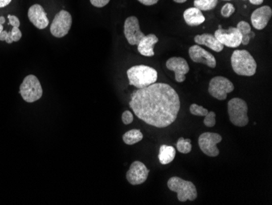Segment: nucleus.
Listing matches in <instances>:
<instances>
[{"label": "nucleus", "instance_id": "cd10ccee", "mask_svg": "<svg viewBox=\"0 0 272 205\" xmlns=\"http://www.w3.org/2000/svg\"><path fill=\"white\" fill-rule=\"evenodd\" d=\"M22 37V33L20 30L19 28L13 27V30H11V39L13 42H17L21 39Z\"/></svg>", "mask_w": 272, "mask_h": 205}, {"label": "nucleus", "instance_id": "5701e85b", "mask_svg": "<svg viewBox=\"0 0 272 205\" xmlns=\"http://www.w3.org/2000/svg\"><path fill=\"white\" fill-rule=\"evenodd\" d=\"M219 0H194V6L200 11H209L217 6Z\"/></svg>", "mask_w": 272, "mask_h": 205}, {"label": "nucleus", "instance_id": "7c9ffc66", "mask_svg": "<svg viewBox=\"0 0 272 205\" xmlns=\"http://www.w3.org/2000/svg\"><path fill=\"white\" fill-rule=\"evenodd\" d=\"M110 0H90L91 5L96 8H103L110 3Z\"/></svg>", "mask_w": 272, "mask_h": 205}, {"label": "nucleus", "instance_id": "f3484780", "mask_svg": "<svg viewBox=\"0 0 272 205\" xmlns=\"http://www.w3.org/2000/svg\"><path fill=\"white\" fill-rule=\"evenodd\" d=\"M159 39L155 34H150L144 36L137 45L138 51L144 57H153L154 56V45Z\"/></svg>", "mask_w": 272, "mask_h": 205}, {"label": "nucleus", "instance_id": "6ab92c4d", "mask_svg": "<svg viewBox=\"0 0 272 205\" xmlns=\"http://www.w3.org/2000/svg\"><path fill=\"white\" fill-rule=\"evenodd\" d=\"M184 18L186 23L189 26H200L205 21L202 12L196 8H190L184 11Z\"/></svg>", "mask_w": 272, "mask_h": 205}, {"label": "nucleus", "instance_id": "58836bf2", "mask_svg": "<svg viewBox=\"0 0 272 205\" xmlns=\"http://www.w3.org/2000/svg\"><path fill=\"white\" fill-rule=\"evenodd\" d=\"M228 1H229V0H228Z\"/></svg>", "mask_w": 272, "mask_h": 205}, {"label": "nucleus", "instance_id": "c9c22d12", "mask_svg": "<svg viewBox=\"0 0 272 205\" xmlns=\"http://www.w3.org/2000/svg\"><path fill=\"white\" fill-rule=\"evenodd\" d=\"M5 17H0V24H2V25H4V24L5 23Z\"/></svg>", "mask_w": 272, "mask_h": 205}, {"label": "nucleus", "instance_id": "e433bc0d", "mask_svg": "<svg viewBox=\"0 0 272 205\" xmlns=\"http://www.w3.org/2000/svg\"><path fill=\"white\" fill-rule=\"evenodd\" d=\"M174 1L178 4H183V3H185L187 0H174Z\"/></svg>", "mask_w": 272, "mask_h": 205}, {"label": "nucleus", "instance_id": "39448f33", "mask_svg": "<svg viewBox=\"0 0 272 205\" xmlns=\"http://www.w3.org/2000/svg\"><path fill=\"white\" fill-rule=\"evenodd\" d=\"M228 112L232 125L245 127L249 123L248 105L241 98H232L228 103Z\"/></svg>", "mask_w": 272, "mask_h": 205}, {"label": "nucleus", "instance_id": "c85d7f7f", "mask_svg": "<svg viewBox=\"0 0 272 205\" xmlns=\"http://www.w3.org/2000/svg\"><path fill=\"white\" fill-rule=\"evenodd\" d=\"M133 114H132V113H131V111L126 110V111L123 112V115H122V120H123V123L124 124V125H130V124L133 122Z\"/></svg>", "mask_w": 272, "mask_h": 205}, {"label": "nucleus", "instance_id": "dca6fc26", "mask_svg": "<svg viewBox=\"0 0 272 205\" xmlns=\"http://www.w3.org/2000/svg\"><path fill=\"white\" fill-rule=\"evenodd\" d=\"M272 16V10L269 6H262L253 11L251 22L256 30H263L267 26Z\"/></svg>", "mask_w": 272, "mask_h": 205}, {"label": "nucleus", "instance_id": "4468645a", "mask_svg": "<svg viewBox=\"0 0 272 205\" xmlns=\"http://www.w3.org/2000/svg\"><path fill=\"white\" fill-rule=\"evenodd\" d=\"M188 53L192 62L206 65L210 68H215L216 59L210 53L202 49L200 45H193L189 48Z\"/></svg>", "mask_w": 272, "mask_h": 205}, {"label": "nucleus", "instance_id": "4c0bfd02", "mask_svg": "<svg viewBox=\"0 0 272 205\" xmlns=\"http://www.w3.org/2000/svg\"><path fill=\"white\" fill-rule=\"evenodd\" d=\"M4 30V26H3L2 24H0V33Z\"/></svg>", "mask_w": 272, "mask_h": 205}, {"label": "nucleus", "instance_id": "bb28decb", "mask_svg": "<svg viewBox=\"0 0 272 205\" xmlns=\"http://www.w3.org/2000/svg\"><path fill=\"white\" fill-rule=\"evenodd\" d=\"M235 11H236V9H235L234 5H232L230 3H228L222 8L221 14L224 17H229L235 13Z\"/></svg>", "mask_w": 272, "mask_h": 205}, {"label": "nucleus", "instance_id": "7ed1b4c3", "mask_svg": "<svg viewBox=\"0 0 272 205\" xmlns=\"http://www.w3.org/2000/svg\"><path fill=\"white\" fill-rule=\"evenodd\" d=\"M232 69L241 76H253L257 70V63L251 54L246 50H236L231 57Z\"/></svg>", "mask_w": 272, "mask_h": 205}, {"label": "nucleus", "instance_id": "1a4fd4ad", "mask_svg": "<svg viewBox=\"0 0 272 205\" xmlns=\"http://www.w3.org/2000/svg\"><path fill=\"white\" fill-rule=\"evenodd\" d=\"M222 136L215 133H204L198 138L200 149L204 154L209 157H217L220 150L217 145L222 142Z\"/></svg>", "mask_w": 272, "mask_h": 205}, {"label": "nucleus", "instance_id": "9d476101", "mask_svg": "<svg viewBox=\"0 0 272 205\" xmlns=\"http://www.w3.org/2000/svg\"><path fill=\"white\" fill-rule=\"evenodd\" d=\"M124 34L127 42L131 45H137L145 34L140 30L137 17H129L125 21Z\"/></svg>", "mask_w": 272, "mask_h": 205}, {"label": "nucleus", "instance_id": "2f4dec72", "mask_svg": "<svg viewBox=\"0 0 272 205\" xmlns=\"http://www.w3.org/2000/svg\"><path fill=\"white\" fill-rule=\"evenodd\" d=\"M138 1L141 3L142 5H146V6H151V5H156L159 0H138Z\"/></svg>", "mask_w": 272, "mask_h": 205}, {"label": "nucleus", "instance_id": "412c9836", "mask_svg": "<svg viewBox=\"0 0 272 205\" xmlns=\"http://www.w3.org/2000/svg\"><path fill=\"white\" fill-rule=\"evenodd\" d=\"M236 28L241 34V44L244 45H249L250 38L253 36L250 25L246 21H241L237 24Z\"/></svg>", "mask_w": 272, "mask_h": 205}, {"label": "nucleus", "instance_id": "b1692460", "mask_svg": "<svg viewBox=\"0 0 272 205\" xmlns=\"http://www.w3.org/2000/svg\"><path fill=\"white\" fill-rule=\"evenodd\" d=\"M178 151H180L182 154H188L192 150V141L189 138H180L178 140L176 144Z\"/></svg>", "mask_w": 272, "mask_h": 205}, {"label": "nucleus", "instance_id": "6e6552de", "mask_svg": "<svg viewBox=\"0 0 272 205\" xmlns=\"http://www.w3.org/2000/svg\"><path fill=\"white\" fill-rule=\"evenodd\" d=\"M72 26V17L66 10L60 11L53 19L50 31L57 38H62L70 31Z\"/></svg>", "mask_w": 272, "mask_h": 205}, {"label": "nucleus", "instance_id": "f03ea898", "mask_svg": "<svg viewBox=\"0 0 272 205\" xmlns=\"http://www.w3.org/2000/svg\"><path fill=\"white\" fill-rule=\"evenodd\" d=\"M127 73L130 85L135 86L138 89H144L154 84L158 76L154 68L144 65L132 66Z\"/></svg>", "mask_w": 272, "mask_h": 205}, {"label": "nucleus", "instance_id": "f257e3e1", "mask_svg": "<svg viewBox=\"0 0 272 205\" xmlns=\"http://www.w3.org/2000/svg\"><path fill=\"white\" fill-rule=\"evenodd\" d=\"M135 115L147 125L163 129L176 120L180 110V96L167 84L154 83L131 94L129 102Z\"/></svg>", "mask_w": 272, "mask_h": 205}, {"label": "nucleus", "instance_id": "20e7f679", "mask_svg": "<svg viewBox=\"0 0 272 205\" xmlns=\"http://www.w3.org/2000/svg\"><path fill=\"white\" fill-rule=\"evenodd\" d=\"M170 190L177 193L178 199L180 202L193 201L197 198L196 186L192 182L185 181L179 177H172L167 182Z\"/></svg>", "mask_w": 272, "mask_h": 205}, {"label": "nucleus", "instance_id": "aec40b11", "mask_svg": "<svg viewBox=\"0 0 272 205\" xmlns=\"http://www.w3.org/2000/svg\"><path fill=\"white\" fill-rule=\"evenodd\" d=\"M176 155V150L174 146L162 145L159 150L158 159L161 165H169L171 163Z\"/></svg>", "mask_w": 272, "mask_h": 205}, {"label": "nucleus", "instance_id": "72a5a7b5", "mask_svg": "<svg viewBox=\"0 0 272 205\" xmlns=\"http://www.w3.org/2000/svg\"><path fill=\"white\" fill-rule=\"evenodd\" d=\"M7 36H8V31L3 30L0 33V41H6Z\"/></svg>", "mask_w": 272, "mask_h": 205}, {"label": "nucleus", "instance_id": "c756f323", "mask_svg": "<svg viewBox=\"0 0 272 205\" xmlns=\"http://www.w3.org/2000/svg\"><path fill=\"white\" fill-rule=\"evenodd\" d=\"M8 18H9V25L13 26V27H20L21 22H20V20L18 19V17H16V16L9 15L8 16Z\"/></svg>", "mask_w": 272, "mask_h": 205}, {"label": "nucleus", "instance_id": "a211bd4d", "mask_svg": "<svg viewBox=\"0 0 272 205\" xmlns=\"http://www.w3.org/2000/svg\"><path fill=\"white\" fill-rule=\"evenodd\" d=\"M194 41L198 45H205L213 51L220 53L224 49V45L215 38V36L211 34H198L195 36Z\"/></svg>", "mask_w": 272, "mask_h": 205}, {"label": "nucleus", "instance_id": "a878e982", "mask_svg": "<svg viewBox=\"0 0 272 205\" xmlns=\"http://www.w3.org/2000/svg\"><path fill=\"white\" fill-rule=\"evenodd\" d=\"M204 125L208 128H212L216 125V114L213 111H209L204 118Z\"/></svg>", "mask_w": 272, "mask_h": 205}, {"label": "nucleus", "instance_id": "423d86ee", "mask_svg": "<svg viewBox=\"0 0 272 205\" xmlns=\"http://www.w3.org/2000/svg\"><path fill=\"white\" fill-rule=\"evenodd\" d=\"M20 94L28 103H33L42 98V86L35 75L30 74L24 78L20 86Z\"/></svg>", "mask_w": 272, "mask_h": 205}, {"label": "nucleus", "instance_id": "473e14b6", "mask_svg": "<svg viewBox=\"0 0 272 205\" xmlns=\"http://www.w3.org/2000/svg\"><path fill=\"white\" fill-rule=\"evenodd\" d=\"M11 2L12 0H0V9L8 6Z\"/></svg>", "mask_w": 272, "mask_h": 205}, {"label": "nucleus", "instance_id": "4be33fe9", "mask_svg": "<svg viewBox=\"0 0 272 205\" xmlns=\"http://www.w3.org/2000/svg\"><path fill=\"white\" fill-rule=\"evenodd\" d=\"M144 136L139 129H131L123 135V142L127 145H134L142 141Z\"/></svg>", "mask_w": 272, "mask_h": 205}, {"label": "nucleus", "instance_id": "9b49d317", "mask_svg": "<svg viewBox=\"0 0 272 205\" xmlns=\"http://www.w3.org/2000/svg\"><path fill=\"white\" fill-rule=\"evenodd\" d=\"M213 35L224 46L237 48L241 45V34L236 27L232 26L228 30L220 28Z\"/></svg>", "mask_w": 272, "mask_h": 205}, {"label": "nucleus", "instance_id": "393cba45", "mask_svg": "<svg viewBox=\"0 0 272 205\" xmlns=\"http://www.w3.org/2000/svg\"><path fill=\"white\" fill-rule=\"evenodd\" d=\"M189 110H190L191 114L196 116H205L207 113L209 112V110L202 106H199L197 104H192Z\"/></svg>", "mask_w": 272, "mask_h": 205}, {"label": "nucleus", "instance_id": "f704fd0d", "mask_svg": "<svg viewBox=\"0 0 272 205\" xmlns=\"http://www.w3.org/2000/svg\"><path fill=\"white\" fill-rule=\"evenodd\" d=\"M249 2L253 5H261L263 3V0H249Z\"/></svg>", "mask_w": 272, "mask_h": 205}, {"label": "nucleus", "instance_id": "0eeeda50", "mask_svg": "<svg viewBox=\"0 0 272 205\" xmlns=\"http://www.w3.org/2000/svg\"><path fill=\"white\" fill-rule=\"evenodd\" d=\"M234 90V85L228 78L223 76L213 77L209 82V95L215 99L224 101L227 99L228 93Z\"/></svg>", "mask_w": 272, "mask_h": 205}, {"label": "nucleus", "instance_id": "ddd939ff", "mask_svg": "<svg viewBox=\"0 0 272 205\" xmlns=\"http://www.w3.org/2000/svg\"><path fill=\"white\" fill-rule=\"evenodd\" d=\"M166 66L168 70L175 72V80L178 83L184 82L186 74L190 70L188 62L183 57H171L167 60Z\"/></svg>", "mask_w": 272, "mask_h": 205}, {"label": "nucleus", "instance_id": "2eb2a0df", "mask_svg": "<svg viewBox=\"0 0 272 205\" xmlns=\"http://www.w3.org/2000/svg\"><path fill=\"white\" fill-rule=\"evenodd\" d=\"M28 17L30 22L39 30L45 29L49 25L46 12L41 5H32L28 11Z\"/></svg>", "mask_w": 272, "mask_h": 205}, {"label": "nucleus", "instance_id": "f8f14e48", "mask_svg": "<svg viewBox=\"0 0 272 205\" xmlns=\"http://www.w3.org/2000/svg\"><path fill=\"white\" fill-rule=\"evenodd\" d=\"M149 170L144 163L140 161H135L127 173V179L129 183L133 186L143 184L148 178Z\"/></svg>", "mask_w": 272, "mask_h": 205}]
</instances>
